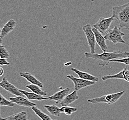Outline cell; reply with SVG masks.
I'll return each mask as SVG.
<instances>
[{"label": "cell", "instance_id": "cell-18", "mask_svg": "<svg viewBox=\"0 0 129 120\" xmlns=\"http://www.w3.org/2000/svg\"><path fill=\"white\" fill-rule=\"evenodd\" d=\"M25 86L26 88L29 89L30 90L32 91L33 92L40 95L41 96H45L47 95V92L42 90L41 88L37 85L30 84V85H25Z\"/></svg>", "mask_w": 129, "mask_h": 120}, {"label": "cell", "instance_id": "cell-7", "mask_svg": "<svg viewBox=\"0 0 129 120\" xmlns=\"http://www.w3.org/2000/svg\"><path fill=\"white\" fill-rule=\"evenodd\" d=\"M67 77L71 79L74 85V90L79 91L83 88L87 87L89 86L94 85L96 82L81 79L80 78H77L74 77L73 75L68 74L67 75Z\"/></svg>", "mask_w": 129, "mask_h": 120}, {"label": "cell", "instance_id": "cell-9", "mask_svg": "<svg viewBox=\"0 0 129 120\" xmlns=\"http://www.w3.org/2000/svg\"><path fill=\"white\" fill-rule=\"evenodd\" d=\"M17 24V23L16 21L14 19H11L5 24L2 29H1L0 40L1 44H2L3 39L14 30Z\"/></svg>", "mask_w": 129, "mask_h": 120}, {"label": "cell", "instance_id": "cell-6", "mask_svg": "<svg viewBox=\"0 0 129 120\" xmlns=\"http://www.w3.org/2000/svg\"><path fill=\"white\" fill-rule=\"evenodd\" d=\"M114 19L115 17L113 15L109 18L101 17L93 27L98 30L102 34L105 35L110 30L112 23L114 21Z\"/></svg>", "mask_w": 129, "mask_h": 120}, {"label": "cell", "instance_id": "cell-16", "mask_svg": "<svg viewBox=\"0 0 129 120\" xmlns=\"http://www.w3.org/2000/svg\"><path fill=\"white\" fill-rule=\"evenodd\" d=\"M1 120H27V114L26 111H21L4 118H1Z\"/></svg>", "mask_w": 129, "mask_h": 120}, {"label": "cell", "instance_id": "cell-15", "mask_svg": "<svg viewBox=\"0 0 129 120\" xmlns=\"http://www.w3.org/2000/svg\"><path fill=\"white\" fill-rule=\"evenodd\" d=\"M79 98V96L77 93V91L74 90L72 93L68 94L64 97V99L62 100L61 102L60 103V104L62 106H68Z\"/></svg>", "mask_w": 129, "mask_h": 120}, {"label": "cell", "instance_id": "cell-25", "mask_svg": "<svg viewBox=\"0 0 129 120\" xmlns=\"http://www.w3.org/2000/svg\"><path fill=\"white\" fill-rule=\"evenodd\" d=\"M10 63L7 61L6 59H0V65L3 66V65H9Z\"/></svg>", "mask_w": 129, "mask_h": 120}, {"label": "cell", "instance_id": "cell-23", "mask_svg": "<svg viewBox=\"0 0 129 120\" xmlns=\"http://www.w3.org/2000/svg\"><path fill=\"white\" fill-rule=\"evenodd\" d=\"M0 57L2 59H8L10 57L8 50L6 49L5 47L1 44L0 46Z\"/></svg>", "mask_w": 129, "mask_h": 120}, {"label": "cell", "instance_id": "cell-26", "mask_svg": "<svg viewBox=\"0 0 129 120\" xmlns=\"http://www.w3.org/2000/svg\"><path fill=\"white\" fill-rule=\"evenodd\" d=\"M0 71H1V73H0V76H2L4 74V70L3 68L2 67H0Z\"/></svg>", "mask_w": 129, "mask_h": 120}, {"label": "cell", "instance_id": "cell-3", "mask_svg": "<svg viewBox=\"0 0 129 120\" xmlns=\"http://www.w3.org/2000/svg\"><path fill=\"white\" fill-rule=\"evenodd\" d=\"M112 15L117 20L119 24V29L125 28L129 30V19L126 14L120 9L119 6L112 8Z\"/></svg>", "mask_w": 129, "mask_h": 120}, {"label": "cell", "instance_id": "cell-11", "mask_svg": "<svg viewBox=\"0 0 129 120\" xmlns=\"http://www.w3.org/2000/svg\"><path fill=\"white\" fill-rule=\"evenodd\" d=\"M92 31L94 32V34L95 36L96 42L97 44L99 45L101 50L103 52H106L108 49V47L106 44V39L104 36H103L102 34L96 28L94 27L92 28Z\"/></svg>", "mask_w": 129, "mask_h": 120}, {"label": "cell", "instance_id": "cell-20", "mask_svg": "<svg viewBox=\"0 0 129 120\" xmlns=\"http://www.w3.org/2000/svg\"><path fill=\"white\" fill-rule=\"evenodd\" d=\"M31 109L35 112L36 115H37L41 120H53L49 115L41 111L40 109L37 107L36 106H33Z\"/></svg>", "mask_w": 129, "mask_h": 120}, {"label": "cell", "instance_id": "cell-24", "mask_svg": "<svg viewBox=\"0 0 129 120\" xmlns=\"http://www.w3.org/2000/svg\"><path fill=\"white\" fill-rule=\"evenodd\" d=\"M111 62H118L123 63L124 64L126 65V66L129 65V57L121 59H114L112 60Z\"/></svg>", "mask_w": 129, "mask_h": 120}, {"label": "cell", "instance_id": "cell-2", "mask_svg": "<svg viewBox=\"0 0 129 120\" xmlns=\"http://www.w3.org/2000/svg\"><path fill=\"white\" fill-rule=\"evenodd\" d=\"M125 92V91L124 90L119 92L104 95L101 97H97L92 99H88L87 102L93 104L104 102L106 103L108 105H112L117 102L123 96Z\"/></svg>", "mask_w": 129, "mask_h": 120}, {"label": "cell", "instance_id": "cell-4", "mask_svg": "<svg viewBox=\"0 0 129 120\" xmlns=\"http://www.w3.org/2000/svg\"><path fill=\"white\" fill-rule=\"evenodd\" d=\"M124 35L125 34L121 32L120 29L117 26H115L113 29L109 30L104 37L106 40L111 42L114 44H125V42L123 39V37Z\"/></svg>", "mask_w": 129, "mask_h": 120}, {"label": "cell", "instance_id": "cell-28", "mask_svg": "<svg viewBox=\"0 0 129 120\" xmlns=\"http://www.w3.org/2000/svg\"></svg>", "mask_w": 129, "mask_h": 120}, {"label": "cell", "instance_id": "cell-10", "mask_svg": "<svg viewBox=\"0 0 129 120\" xmlns=\"http://www.w3.org/2000/svg\"><path fill=\"white\" fill-rule=\"evenodd\" d=\"M9 100L12 102L18 105L23 106L25 107H28L31 108L33 106L36 105V104L35 103L31 102L24 97L21 96L10 97H9Z\"/></svg>", "mask_w": 129, "mask_h": 120}, {"label": "cell", "instance_id": "cell-13", "mask_svg": "<svg viewBox=\"0 0 129 120\" xmlns=\"http://www.w3.org/2000/svg\"><path fill=\"white\" fill-rule=\"evenodd\" d=\"M19 75L21 77L26 79L27 81L31 83V84L37 85L41 88H43L44 86V84L40 82L35 76L31 73L25 72H21L19 73Z\"/></svg>", "mask_w": 129, "mask_h": 120}, {"label": "cell", "instance_id": "cell-14", "mask_svg": "<svg viewBox=\"0 0 129 120\" xmlns=\"http://www.w3.org/2000/svg\"><path fill=\"white\" fill-rule=\"evenodd\" d=\"M71 70L73 71V72H74L75 73H76L79 76V78H80L81 79H85L89 81H91L95 82H98L99 81V79L98 77L93 76L85 72H82L81 71L79 70L78 69L73 67H72L71 68Z\"/></svg>", "mask_w": 129, "mask_h": 120}, {"label": "cell", "instance_id": "cell-21", "mask_svg": "<svg viewBox=\"0 0 129 120\" xmlns=\"http://www.w3.org/2000/svg\"><path fill=\"white\" fill-rule=\"evenodd\" d=\"M78 109L76 108H74L69 106H62L59 108V110L61 113H64L67 115H71L73 113L76 112Z\"/></svg>", "mask_w": 129, "mask_h": 120}, {"label": "cell", "instance_id": "cell-8", "mask_svg": "<svg viewBox=\"0 0 129 120\" xmlns=\"http://www.w3.org/2000/svg\"><path fill=\"white\" fill-rule=\"evenodd\" d=\"M0 85L5 90L7 91L9 93L14 95L16 96L25 97V96L21 93L17 87L11 83L9 82L6 77H4L3 80L0 83Z\"/></svg>", "mask_w": 129, "mask_h": 120}, {"label": "cell", "instance_id": "cell-12", "mask_svg": "<svg viewBox=\"0 0 129 120\" xmlns=\"http://www.w3.org/2000/svg\"><path fill=\"white\" fill-rule=\"evenodd\" d=\"M70 91V89L67 87L62 90L57 91L52 96L46 97V99L47 100L55 101H56V103H58L59 102L60 103L62 100L64 99V97L68 95Z\"/></svg>", "mask_w": 129, "mask_h": 120}, {"label": "cell", "instance_id": "cell-1", "mask_svg": "<svg viewBox=\"0 0 129 120\" xmlns=\"http://www.w3.org/2000/svg\"><path fill=\"white\" fill-rule=\"evenodd\" d=\"M86 58L93 59L99 62L100 66L104 67L108 65L110 61L114 59H121L129 57V52L121 51V50L115 51L113 52H103V53L98 54H92L91 52L84 53Z\"/></svg>", "mask_w": 129, "mask_h": 120}, {"label": "cell", "instance_id": "cell-17", "mask_svg": "<svg viewBox=\"0 0 129 120\" xmlns=\"http://www.w3.org/2000/svg\"><path fill=\"white\" fill-rule=\"evenodd\" d=\"M20 91L21 93L23 94L26 97V98L30 100H37L39 101H41L42 100H46V97H44L42 96H41L36 94L34 92H29L28 91L19 90Z\"/></svg>", "mask_w": 129, "mask_h": 120}, {"label": "cell", "instance_id": "cell-27", "mask_svg": "<svg viewBox=\"0 0 129 120\" xmlns=\"http://www.w3.org/2000/svg\"><path fill=\"white\" fill-rule=\"evenodd\" d=\"M72 62H68L64 63V65L65 66H69L70 65L72 64Z\"/></svg>", "mask_w": 129, "mask_h": 120}, {"label": "cell", "instance_id": "cell-22", "mask_svg": "<svg viewBox=\"0 0 129 120\" xmlns=\"http://www.w3.org/2000/svg\"><path fill=\"white\" fill-rule=\"evenodd\" d=\"M0 105L1 106H9L14 107L15 106V103L12 102L11 101H9L3 97L2 94H0Z\"/></svg>", "mask_w": 129, "mask_h": 120}, {"label": "cell", "instance_id": "cell-19", "mask_svg": "<svg viewBox=\"0 0 129 120\" xmlns=\"http://www.w3.org/2000/svg\"><path fill=\"white\" fill-rule=\"evenodd\" d=\"M44 107L47 110V111L50 114L53 116L59 117V116L60 115V114L61 113L59 110L60 108H59L58 106L55 105H45Z\"/></svg>", "mask_w": 129, "mask_h": 120}, {"label": "cell", "instance_id": "cell-29", "mask_svg": "<svg viewBox=\"0 0 129 120\" xmlns=\"http://www.w3.org/2000/svg\"></svg>", "mask_w": 129, "mask_h": 120}, {"label": "cell", "instance_id": "cell-30", "mask_svg": "<svg viewBox=\"0 0 129 120\" xmlns=\"http://www.w3.org/2000/svg\"></svg>", "mask_w": 129, "mask_h": 120}, {"label": "cell", "instance_id": "cell-5", "mask_svg": "<svg viewBox=\"0 0 129 120\" xmlns=\"http://www.w3.org/2000/svg\"><path fill=\"white\" fill-rule=\"evenodd\" d=\"M82 30L87 39L88 46L90 49V52L92 54H95V46L96 42L95 36L92 31V28H91L90 24H87L83 27Z\"/></svg>", "mask_w": 129, "mask_h": 120}]
</instances>
